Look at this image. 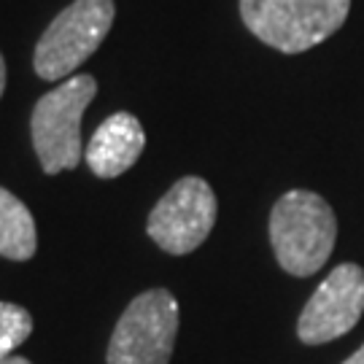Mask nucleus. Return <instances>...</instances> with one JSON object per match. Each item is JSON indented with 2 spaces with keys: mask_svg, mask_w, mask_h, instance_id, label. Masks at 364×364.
<instances>
[{
  "mask_svg": "<svg viewBox=\"0 0 364 364\" xmlns=\"http://www.w3.org/2000/svg\"><path fill=\"white\" fill-rule=\"evenodd\" d=\"M343 364H364V346L356 353H353V356H348V359H346Z\"/></svg>",
  "mask_w": 364,
  "mask_h": 364,
  "instance_id": "obj_11",
  "label": "nucleus"
},
{
  "mask_svg": "<svg viewBox=\"0 0 364 364\" xmlns=\"http://www.w3.org/2000/svg\"><path fill=\"white\" fill-rule=\"evenodd\" d=\"M38 235L27 205L0 186V257L25 262L36 254Z\"/></svg>",
  "mask_w": 364,
  "mask_h": 364,
  "instance_id": "obj_9",
  "label": "nucleus"
},
{
  "mask_svg": "<svg viewBox=\"0 0 364 364\" xmlns=\"http://www.w3.org/2000/svg\"><path fill=\"white\" fill-rule=\"evenodd\" d=\"M178 335V302L168 289L144 291L127 305L105 351L108 364H170Z\"/></svg>",
  "mask_w": 364,
  "mask_h": 364,
  "instance_id": "obj_5",
  "label": "nucleus"
},
{
  "mask_svg": "<svg viewBox=\"0 0 364 364\" xmlns=\"http://www.w3.org/2000/svg\"><path fill=\"white\" fill-rule=\"evenodd\" d=\"M364 313V270L353 262L338 264L313 291L299 313L297 335L305 346H321L343 338Z\"/></svg>",
  "mask_w": 364,
  "mask_h": 364,
  "instance_id": "obj_7",
  "label": "nucleus"
},
{
  "mask_svg": "<svg viewBox=\"0 0 364 364\" xmlns=\"http://www.w3.org/2000/svg\"><path fill=\"white\" fill-rule=\"evenodd\" d=\"M114 0H76L57 14L36 46V73L43 81H63L100 49L114 25Z\"/></svg>",
  "mask_w": 364,
  "mask_h": 364,
  "instance_id": "obj_4",
  "label": "nucleus"
},
{
  "mask_svg": "<svg viewBox=\"0 0 364 364\" xmlns=\"http://www.w3.org/2000/svg\"><path fill=\"white\" fill-rule=\"evenodd\" d=\"M95 92L97 81L81 73L63 81L57 90L46 92L36 103L30 130L43 173L54 176L63 170H73L81 162V119Z\"/></svg>",
  "mask_w": 364,
  "mask_h": 364,
  "instance_id": "obj_3",
  "label": "nucleus"
},
{
  "mask_svg": "<svg viewBox=\"0 0 364 364\" xmlns=\"http://www.w3.org/2000/svg\"><path fill=\"white\" fill-rule=\"evenodd\" d=\"M338 219L324 197L305 189L287 192L270 213V243L289 275L308 278L332 257Z\"/></svg>",
  "mask_w": 364,
  "mask_h": 364,
  "instance_id": "obj_1",
  "label": "nucleus"
},
{
  "mask_svg": "<svg viewBox=\"0 0 364 364\" xmlns=\"http://www.w3.org/2000/svg\"><path fill=\"white\" fill-rule=\"evenodd\" d=\"M351 0H240L246 27L284 54H299L335 36Z\"/></svg>",
  "mask_w": 364,
  "mask_h": 364,
  "instance_id": "obj_2",
  "label": "nucleus"
},
{
  "mask_svg": "<svg viewBox=\"0 0 364 364\" xmlns=\"http://www.w3.org/2000/svg\"><path fill=\"white\" fill-rule=\"evenodd\" d=\"M3 90H6V63H3V54H0V97H3Z\"/></svg>",
  "mask_w": 364,
  "mask_h": 364,
  "instance_id": "obj_12",
  "label": "nucleus"
},
{
  "mask_svg": "<svg viewBox=\"0 0 364 364\" xmlns=\"http://www.w3.org/2000/svg\"><path fill=\"white\" fill-rule=\"evenodd\" d=\"M216 195L197 176H186L170 186V192L154 205L146 230L156 246L168 254H192L205 243L216 224Z\"/></svg>",
  "mask_w": 364,
  "mask_h": 364,
  "instance_id": "obj_6",
  "label": "nucleus"
},
{
  "mask_svg": "<svg viewBox=\"0 0 364 364\" xmlns=\"http://www.w3.org/2000/svg\"><path fill=\"white\" fill-rule=\"evenodd\" d=\"M33 332V316L14 302H0V362L9 359Z\"/></svg>",
  "mask_w": 364,
  "mask_h": 364,
  "instance_id": "obj_10",
  "label": "nucleus"
},
{
  "mask_svg": "<svg viewBox=\"0 0 364 364\" xmlns=\"http://www.w3.org/2000/svg\"><path fill=\"white\" fill-rule=\"evenodd\" d=\"M146 146L144 124L132 114H114L95 130L87 146V165L97 178H117L138 162Z\"/></svg>",
  "mask_w": 364,
  "mask_h": 364,
  "instance_id": "obj_8",
  "label": "nucleus"
},
{
  "mask_svg": "<svg viewBox=\"0 0 364 364\" xmlns=\"http://www.w3.org/2000/svg\"><path fill=\"white\" fill-rule=\"evenodd\" d=\"M0 364H30V362H27L25 356H9V359H3Z\"/></svg>",
  "mask_w": 364,
  "mask_h": 364,
  "instance_id": "obj_13",
  "label": "nucleus"
}]
</instances>
